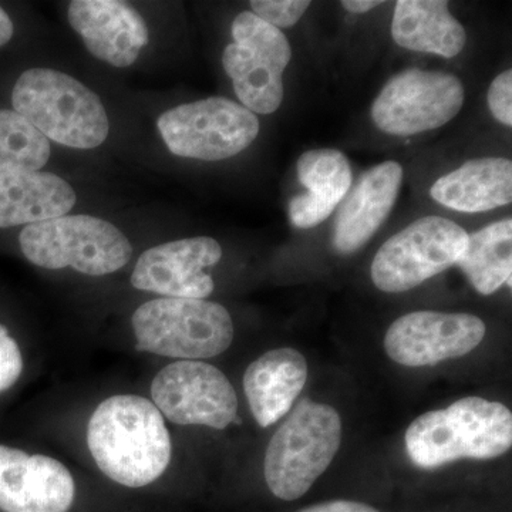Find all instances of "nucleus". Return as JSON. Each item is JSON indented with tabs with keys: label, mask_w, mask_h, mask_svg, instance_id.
<instances>
[{
	"label": "nucleus",
	"mask_w": 512,
	"mask_h": 512,
	"mask_svg": "<svg viewBox=\"0 0 512 512\" xmlns=\"http://www.w3.org/2000/svg\"><path fill=\"white\" fill-rule=\"evenodd\" d=\"M154 406L181 426L227 429L237 420L238 397L227 376L200 360L165 366L151 384Z\"/></svg>",
	"instance_id": "11"
},
{
	"label": "nucleus",
	"mask_w": 512,
	"mask_h": 512,
	"mask_svg": "<svg viewBox=\"0 0 512 512\" xmlns=\"http://www.w3.org/2000/svg\"><path fill=\"white\" fill-rule=\"evenodd\" d=\"M87 446L101 473L131 488L154 483L171 460L163 414L134 394L110 397L97 407L87 427Z\"/></svg>",
	"instance_id": "1"
},
{
	"label": "nucleus",
	"mask_w": 512,
	"mask_h": 512,
	"mask_svg": "<svg viewBox=\"0 0 512 512\" xmlns=\"http://www.w3.org/2000/svg\"><path fill=\"white\" fill-rule=\"evenodd\" d=\"M157 126L174 156L202 161L235 157L259 134L258 117L224 97L174 107L161 114Z\"/></svg>",
	"instance_id": "9"
},
{
	"label": "nucleus",
	"mask_w": 512,
	"mask_h": 512,
	"mask_svg": "<svg viewBox=\"0 0 512 512\" xmlns=\"http://www.w3.org/2000/svg\"><path fill=\"white\" fill-rule=\"evenodd\" d=\"M392 36L403 49L446 59L461 53L467 42L466 29L451 15L446 0H399Z\"/></svg>",
	"instance_id": "21"
},
{
	"label": "nucleus",
	"mask_w": 512,
	"mask_h": 512,
	"mask_svg": "<svg viewBox=\"0 0 512 512\" xmlns=\"http://www.w3.org/2000/svg\"><path fill=\"white\" fill-rule=\"evenodd\" d=\"M311 6L309 0H252V13L276 29L291 28Z\"/></svg>",
	"instance_id": "24"
},
{
	"label": "nucleus",
	"mask_w": 512,
	"mask_h": 512,
	"mask_svg": "<svg viewBox=\"0 0 512 512\" xmlns=\"http://www.w3.org/2000/svg\"><path fill=\"white\" fill-rule=\"evenodd\" d=\"M468 234L456 222L424 217L387 239L373 259L370 275L377 289L407 292L456 265Z\"/></svg>",
	"instance_id": "8"
},
{
	"label": "nucleus",
	"mask_w": 512,
	"mask_h": 512,
	"mask_svg": "<svg viewBox=\"0 0 512 512\" xmlns=\"http://www.w3.org/2000/svg\"><path fill=\"white\" fill-rule=\"evenodd\" d=\"M73 501L74 480L60 461L0 446V510L66 512Z\"/></svg>",
	"instance_id": "14"
},
{
	"label": "nucleus",
	"mask_w": 512,
	"mask_h": 512,
	"mask_svg": "<svg viewBox=\"0 0 512 512\" xmlns=\"http://www.w3.org/2000/svg\"><path fill=\"white\" fill-rule=\"evenodd\" d=\"M23 372V357L16 340L0 325V393L18 382Z\"/></svg>",
	"instance_id": "25"
},
{
	"label": "nucleus",
	"mask_w": 512,
	"mask_h": 512,
	"mask_svg": "<svg viewBox=\"0 0 512 512\" xmlns=\"http://www.w3.org/2000/svg\"><path fill=\"white\" fill-rule=\"evenodd\" d=\"M342 420L329 404L302 399L275 431L265 453V480L275 497L293 501L311 490L338 454Z\"/></svg>",
	"instance_id": "4"
},
{
	"label": "nucleus",
	"mask_w": 512,
	"mask_h": 512,
	"mask_svg": "<svg viewBox=\"0 0 512 512\" xmlns=\"http://www.w3.org/2000/svg\"><path fill=\"white\" fill-rule=\"evenodd\" d=\"M76 192L59 175L0 170V228L55 220L76 205Z\"/></svg>",
	"instance_id": "19"
},
{
	"label": "nucleus",
	"mask_w": 512,
	"mask_h": 512,
	"mask_svg": "<svg viewBox=\"0 0 512 512\" xmlns=\"http://www.w3.org/2000/svg\"><path fill=\"white\" fill-rule=\"evenodd\" d=\"M464 104V86L453 74L409 69L383 87L372 119L390 136L409 137L450 123Z\"/></svg>",
	"instance_id": "10"
},
{
	"label": "nucleus",
	"mask_w": 512,
	"mask_h": 512,
	"mask_svg": "<svg viewBox=\"0 0 512 512\" xmlns=\"http://www.w3.org/2000/svg\"><path fill=\"white\" fill-rule=\"evenodd\" d=\"M403 183V167L386 161L370 168L339 204L333 248L342 255L365 247L392 212Z\"/></svg>",
	"instance_id": "16"
},
{
	"label": "nucleus",
	"mask_w": 512,
	"mask_h": 512,
	"mask_svg": "<svg viewBox=\"0 0 512 512\" xmlns=\"http://www.w3.org/2000/svg\"><path fill=\"white\" fill-rule=\"evenodd\" d=\"M433 200L458 212L476 214L504 207L512 200V163L508 158L467 161L431 187Z\"/></svg>",
	"instance_id": "20"
},
{
	"label": "nucleus",
	"mask_w": 512,
	"mask_h": 512,
	"mask_svg": "<svg viewBox=\"0 0 512 512\" xmlns=\"http://www.w3.org/2000/svg\"><path fill=\"white\" fill-rule=\"evenodd\" d=\"M301 512H379L370 505L356 503V501L336 500L329 503L313 505Z\"/></svg>",
	"instance_id": "27"
},
{
	"label": "nucleus",
	"mask_w": 512,
	"mask_h": 512,
	"mask_svg": "<svg viewBox=\"0 0 512 512\" xmlns=\"http://www.w3.org/2000/svg\"><path fill=\"white\" fill-rule=\"evenodd\" d=\"M488 106L494 119L504 126H512V72L498 74L488 90Z\"/></svg>",
	"instance_id": "26"
},
{
	"label": "nucleus",
	"mask_w": 512,
	"mask_h": 512,
	"mask_svg": "<svg viewBox=\"0 0 512 512\" xmlns=\"http://www.w3.org/2000/svg\"><path fill=\"white\" fill-rule=\"evenodd\" d=\"M221 258V245L210 237L157 245L138 258L131 285L165 298L205 299L214 291V281L204 269Z\"/></svg>",
	"instance_id": "13"
},
{
	"label": "nucleus",
	"mask_w": 512,
	"mask_h": 512,
	"mask_svg": "<svg viewBox=\"0 0 512 512\" xmlns=\"http://www.w3.org/2000/svg\"><path fill=\"white\" fill-rule=\"evenodd\" d=\"M404 440L410 460L424 470L461 458L490 460L512 446L511 410L481 397H464L447 409L417 417Z\"/></svg>",
	"instance_id": "2"
},
{
	"label": "nucleus",
	"mask_w": 512,
	"mask_h": 512,
	"mask_svg": "<svg viewBox=\"0 0 512 512\" xmlns=\"http://www.w3.org/2000/svg\"><path fill=\"white\" fill-rule=\"evenodd\" d=\"M13 33H15V28H13L12 19L3 8H0V47L10 42Z\"/></svg>",
	"instance_id": "29"
},
{
	"label": "nucleus",
	"mask_w": 512,
	"mask_h": 512,
	"mask_svg": "<svg viewBox=\"0 0 512 512\" xmlns=\"http://www.w3.org/2000/svg\"><path fill=\"white\" fill-rule=\"evenodd\" d=\"M308 380V363L298 350H269L248 366L244 390L256 423L269 427L291 412Z\"/></svg>",
	"instance_id": "17"
},
{
	"label": "nucleus",
	"mask_w": 512,
	"mask_h": 512,
	"mask_svg": "<svg viewBox=\"0 0 512 512\" xmlns=\"http://www.w3.org/2000/svg\"><path fill=\"white\" fill-rule=\"evenodd\" d=\"M380 5H383V2H380V0H345V2H342L343 8L350 13H356V15L370 12V10Z\"/></svg>",
	"instance_id": "28"
},
{
	"label": "nucleus",
	"mask_w": 512,
	"mask_h": 512,
	"mask_svg": "<svg viewBox=\"0 0 512 512\" xmlns=\"http://www.w3.org/2000/svg\"><path fill=\"white\" fill-rule=\"evenodd\" d=\"M481 295H493L504 284L511 286L512 221L494 222L468 235L467 247L456 264Z\"/></svg>",
	"instance_id": "22"
},
{
	"label": "nucleus",
	"mask_w": 512,
	"mask_h": 512,
	"mask_svg": "<svg viewBox=\"0 0 512 512\" xmlns=\"http://www.w3.org/2000/svg\"><path fill=\"white\" fill-rule=\"evenodd\" d=\"M485 332L483 320L470 313L412 312L394 320L384 349L399 365L434 366L473 352Z\"/></svg>",
	"instance_id": "12"
},
{
	"label": "nucleus",
	"mask_w": 512,
	"mask_h": 512,
	"mask_svg": "<svg viewBox=\"0 0 512 512\" xmlns=\"http://www.w3.org/2000/svg\"><path fill=\"white\" fill-rule=\"evenodd\" d=\"M67 18L87 50L114 67L131 66L150 40L146 20L120 0H74Z\"/></svg>",
	"instance_id": "15"
},
{
	"label": "nucleus",
	"mask_w": 512,
	"mask_h": 512,
	"mask_svg": "<svg viewBox=\"0 0 512 512\" xmlns=\"http://www.w3.org/2000/svg\"><path fill=\"white\" fill-rule=\"evenodd\" d=\"M131 323L138 350L173 359H211L234 340L227 309L204 299H154L134 312Z\"/></svg>",
	"instance_id": "5"
},
{
	"label": "nucleus",
	"mask_w": 512,
	"mask_h": 512,
	"mask_svg": "<svg viewBox=\"0 0 512 512\" xmlns=\"http://www.w3.org/2000/svg\"><path fill=\"white\" fill-rule=\"evenodd\" d=\"M19 244L33 265L73 268L90 276L113 274L133 256V247L119 228L90 215H63L26 225Z\"/></svg>",
	"instance_id": "6"
},
{
	"label": "nucleus",
	"mask_w": 512,
	"mask_h": 512,
	"mask_svg": "<svg viewBox=\"0 0 512 512\" xmlns=\"http://www.w3.org/2000/svg\"><path fill=\"white\" fill-rule=\"evenodd\" d=\"M12 104L47 140L62 146L92 150L109 136V117L100 97L66 73L28 70L13 87Z\"/></svg>",
	"instance_id": "3"
},
{
	"label": "nucleus",
	"mask_w": 512,
	"mask_h": 512,
	"mask_svg": "<svg viewBox=\"0 0 512 512\" xmlns=\"http://www.w3.org/2000/svg\"><path fill=\"white\" fill-rule=\"evenodd\" d=\"M50 158L49 140L15 110H0V170L39 171Z\"/></svg>",
	"instance_id": "23"
},
{
	"label": "nucleus",
	"mask_w": 512,
	"mask_h": 512,
	"mask_svg": "<svg viewBox=\"0 0 512 512\" xmlns=\"http://www.w3.org/2000/svg\"><path fill=\"white\" fill-rule=\"evenodd\" d=\"M234 42L222 55V66L242 106L252 113L272 114L284 100V72L292 49L282 30L252 12L239 13L232 23Z\"/></svg>",
	"instance_id": "7"
},
{
	"label": "nucleus",
	"mask_w": 512,
	"mask_h": 512,
	"mask_svg": "<svg viewBox=\"0 0 512 512\" xmlns=\"http://www.w3.org/2000/svg\"><path fill=\"white\" fill-rule=\"evenodd\" d=\"M296 171L306 192L289 201V220L296 228L318 227L352 188L348 157L332 148L306 151L299 157Z\"/></svg>",
	"instance_id": "18"
}]
</instances>
